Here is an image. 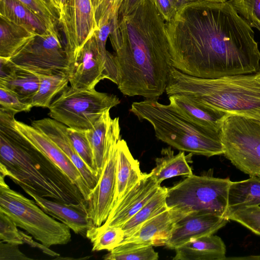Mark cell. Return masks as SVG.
<instances>
[{"instance_id":"1","label":"cell","mask_w":260,"mask_h":260,"mask_svg":"<svg viewBox=\"0 0 260 260\" xmlns=\"http://www.w3.org/2000/svg\"><path fill=\"white\" fill-rule=\"evenodd\" d=\"M165 28L172 66L184 74L214 79L260 70L254 31L230 1L186 4Z\"/></svg>"},{"instance_id":"2","label":"cell","mask_w":260,"mask_h":260,"mask_svg":"<svg viewBox=\"0 0 260 260\" xmlns=\"http://www.w3.org/2000/svg\"><path fill=\"white\" fill-rule=\"evenodd\" d=\"M165 22L153 0L114 19L109 37L123 94L157 100L166 92L173 66Z\"/></svg>"},{"instance_id":"3","label":"cell","mask_w":260,"mask_h":260,"mask_svg":"<svg viewBox=\"0 0 260 260\" xmlns=\"http://www.w3.org/2000/svg\"><path fill=\"white\" fill-rule=\"evenodd\" d=\"M15 113L0 107V172L24 191L66 204L87 205L70 178L16 128Z\"/></svg>"},{"instance_id":"4","label":"cell","mask_w":260,"mask_h":260,"mask_svg":"<svg viewBox=\"0 0 260 260\" xmlns=\"http://www.w3.org/2000/svg\"><path fill=\"white\" fill-rule=\"evenodd\" d=\"M166 92L186 95L230 114L260 119V70L214 79L202 78L170 69Z\"/></svg>"},{"instance_id":"5","label":"cell","mask_w":260,"mask_h":260,"mask_svg":"<svg viewBox=\"0 0 260 260\" xmlns=\"http://www.w3.org/2000/svg\"><path fill=\"white\" fill-rule=\"evenodd\" d=\"M129 111L139 120L148 121L158 139L180 151L207 157L223 154L221 132L195 125L169 105L145 99L133 102Z\"/></svg>"},{"instance_id":"6","label":"cell","mask_w":260,"mask_h":260,"mask_svg":"<svg viewBox=\"0 0 260 260\" xmlns=\"http://www.w3.org/2000/svg\"><path fill=\"white\" fill-rule=\"evenodd\" d=\"M229 178L192 174L167 188L166 204L174 223L191 213L214 214L228 218Z\"/></svg>"},{"instance_id":"7","label":"cell","mask_w":260,"mask_h":260,"mask_svg":"<svg viewBox=\"0 0 260 260\" xmlns=\"http://www.w3.org/2000/svg\"><path fill=\"white\" fill-rule=\"evenodd\" d=\"M0 211L44 246L70 242V228L46 213L35 202L15 191L0 176Z\"/></svg>"},{"instance_id":"8","label":"cell","mask_w":260,"mask_h":260,"mask_svg":"<svg viewBox=\"0 0 260 260\" xmlns=\"http://www.w3.org/2000/svg\"><path fill=\"white\" fill-rule=\"evenodd\" d=\"M115 94L95 88L77 89L68 87L48 108L51 118L67 126L82 130L92 127L107 110L119 104Z\"/></svg>"},{"instance_id":"9","label":"cell","mask_w":260,"mask_h":260,"mask_svg":"<svg viewBox=\"0 0 260 260\" xmlns=\"http://www.w3.org/2000/svg\"><path fill=\"white\" fill-rule=\"evenodd\" d=\"M221 139L226 158L250 177L260 178V119L229 114Z\"/></svg>"},{"instance_id":"10","label":"cell","mask_w":260,"mask_h":260,"mask_svg":"<svg viewBox=\"0 0 260 260\" xmlns=\"http://www.w3.org/2000/svg\"><path fill=\"white\" fill-rule=\"evenodd\" d=\"M9 60L37 74L56 70L68 72L69 60L57 26L35 38Z\"/></svg>"},{"instance_id":"11","label":"cell","mask_w":260,"mask_h":260,"mask_svg":"<svg viewBox=\"0 0 260 260\" xmlns=\"http://www.w3.org/2000/svg\"><path fill=\"white\" fill-rule=\"evenodd\" d=\"M59 24L66 38L69 66L98 26L91 0H67L60 12Z\"/></svg>"},{"instance_id":"12","label":"cell","mask_w":260,"mask_h":260,"mask_svg":"<svg viewBox=\"0 0 260 260\" xmlns=\"http://www.w3.org/2000/svg\"><path fill=\"white\" fill-rule=\"evenodd\" d=\"M71 87L77 89H94L99 82L108 79L106 63L92 35L69 66Z\"/></svg>"},{"instance_id":"13","label":"cell","mask_w":260,"mask_h":260,"mask_svg":"<svg viewBox=\"0 0 260 260\" xmlns=\"http://www.w3.org/2000/svg\"><path fill=\"white\" fill-rule=\"evenodd\" d=\"M117 143L106 152L102 173L87 202L88 217L96 226L106 221L112 207L116 186Z\"/></svg>"},{"instance_id":"14","label":"cell","mask_w":260,"mask_h":260,"mask_svg":"<svg viewBox=\"0 0 260 260\" xmlns=\"http://www.w3.org/2000/svg\"><path fill=\"white\" fill-rule=\"evenodd\" d=\"M17 131L34 147L58 167L77 186L88 202L91 190L70 158L49 137L33 126L15 120Z\"/></svg>"},{"instance_id":"15","label":"cell","mask_w":260,"mask_h":260,"mask_svg":"<svg viewBox=\"0 0 260 260\" xmlns=\"http://www.w3.org/2000/svg\"><path fill=\"white\" fill-rule=\"evenodd\" d=\"M160 187L151 173H144L140 180L112 207L103 224L121 228L151 199Z\"/></svg>"},{"instance_id":"16","label":"cell","mask_w":260,"mask_h":260,"mask_svg":"<svg viewBox=\"0 0 260 260\" xmlns=\"http://www.w3.org/2000/svg\"><path fill=\"white\" fill-rule=\"evenodd\" d=\"M229 219L214 214L193 212L176 220L166 247L175 249L191 238L213 235L224 226Z\"/></svg>"},{"instance_id":"17","label":"cell","mask_w":260,"mask_h":260,"mask_svg":"<svg viewBox=\"0 0 260 260\" xmlns=\"http://www.w3.org/2000/svg\"><path fill=\"white\" fill-rule=\"evenodd\" d=\"M31 125L46 134L62 149L81 174L87 185L92 191L100 176L85 163L74 148L68 134L67 126L50 118L32 121Z\"/></svg>"},{"instance_id":"18","label":"cell","mask_w":260,"mask_h":260,"mask_svg":"<svg viewBox=\"0 0 260 260\" xmlns=\"http://www.w3.org/2000/svg\"><path fill=\"white\" fill-rule=\"evenodd\" d=\"M169 105L183 117L204 129L220 133L223 121L230 113L203 105L188 96H169Z\"/></svg>"},{"instance_id":"19","label":"cell","mask_w":260,"mask_h":260,"mask_svg":"<svg viewBox=\"0 0 260 260\" xmlns=\"http://www.w3.org/2000/svg\"><path fill=\"white\" fill-rule=\"evenodd\" d=\"M110 110L106 111L91 128L86 130L92 152L94 168L100 177L107 151L121 139L119 117L112 118Z\"/></svg>"},{"instance_id":"20","label":"cell","mask_w":260,"mask_h":260,"mask_svg":"<svg viewBox=\"0 0 260 260\" xmlns=\"http://www.w3.org/2000/svg\"><path fill=\"white\" fill-rule=\"evenodd\" d=\"M25 192L46 213L68 225L75 234L86 237L87 231L95 225L88 217L87 204H63Z\"/></svg>"},{"instance_id":"21","label":"cell","mask_w":260,"mask_h":260,"mask_svg":"<svg viewBox=\"0 0 260 260\" xmlns=\"http://www.w3.org/2000/svg\"><path fill=\"white\" fill-rule=\"evenodd\" d=\"M143 174L126 141L120 139L117 145L116 186L112 207L140 180Z\"/></svg>"},{"instance_id":"22","label":"cell","mask_w":260,"mask_h":260,"mask_svg":"<svg viewBox=\"0 0 260 260\" xmlns=\"http://www.w3.org/2000/svg\"><path fill=\"white\" fill-rule=\"evenodd\" d=\"M174 260H223L226 247L222 240L213 235L191 238L175 249Z\"/></svg>"},{"instance_id":"23","label":"cell","mask_w":260,"mask_h":260,"mask_svg":"<svg viewBox=\"0 0 260 260\" xmlns=\"http://www.w3.org/2000/svg\"><path fill=\"white\" fill-rule=\"evenodd\" d=\"M173 225V218L168 209L146 221L133 234L124 238L121 243L134 242L153 246H165Z\"/></svg>"},{"instance_id":"24","label":"cell","mask_w":260,"mask_h":260,"mask_svg":"<svg viewBox=\"0 0 260 260\" xmlns=\"http://www.w3.org/2000/svg\"><path fill=\"white\" fill-rule=\"evenodd\" d=\"M0 16L37 35L44 34L48 28L40 17L19 0H0Z\"/></svg>"},{"instance_id":"25","label":"cell","mask_w":260,"mask_h":260,"mask_svg":"<svg viewBox=\"0 0 260 260\" xmlns=\"http://www.w3.org/2000/svg\"><path fill=\"white\" fill-rule=\"evenodd\" d=\"M161 155L155 159V167L150 172L158 184L160 185L164 180L173 177H187L193 174L188 164V156H186L184 151L174 155L169 147L162 149Z\"/></svg>"},{"instance_id":"26","label":"cell","mask_w":260,"mask_h":260,"mask_svg":"<svg viewBox=\"0 0 260 260\" xmlns=\"http://www.w3.org/2000/svg\"><path fill=\"white\" fill-rule=\"evenodd\" d=\"M260 205V178L231 182L228 191V216L247 207Z\"/></svg>"},{"instance_id":"27","label":"cell","mask_w":260,"mask_h":260,"mask_svg":"<svg viewBox=\"0 0 260 260\" xmlns=\"http://www.w3.org/2000/svg\"><path fill=\"white\" fill-rule=\"evenodd\" d=\"M37 35L0 16V57L10 58Z\"/></svg>"},{"instance_id":"28","label":"cell","mask_w":260,"mask_h":260,"mask_svg":"<svg viewBox=\"0 0 260 260\" xmlns=\"http://www.w3.org/2000/svg\"><path fill=\"white\" fill-rule=\"evenodd\" d=\"M39 85L37 73L16 64L8 76L0 79V86L10 90L23 102L31 105Z\"/></svg>"},{"instance_id":"29","label":"cell","mask_w":260,"mask_h":260,"mask_svg":"<svg viewBox=\"0 0 260 260\" xmlns=\"http://www.w3.org/2000/svg\"><path fill=\"white\" fill-rule=\"evenodd\" d=\"M38 75L39 87L32 99L31 105L32 107L48 108L54 98L68 87V74L67 71L56 70Z\"/></svg>"},{"instance_id":"30","label":"cell","mask_w":260,"mask_h":260,"mask_svg":"<svg viewBox=\"0 0 260 260\" xmlns=\"http://www.w3.org/2000/svg\"><path fill=\"white\" fill-rule=\"evenodd\" d=\"M167 188L159 187L157 193L122 226L124 238L136 232L146 221L168 209L166 204Z\"/></svg>"},{"instance_id":"31","label":"cell","mask_w":260,"mask_h":260,"mask_svg":"<svg viewBox=\"0 0 260 260\" xmlns=\"http://www.w3.org/2000/svg\"><path fill=\"white\" fill-rule=\"evenodd\" d=\"M86 237L92 243V251L107 250L110 251L118 246L124 239V233L120 227L102 224L89 229Z\"/></svg>"},{"instance_id":"32","label":"cell","mask_w":260,"mask_h":260,"mask_svg":"<svg viewBox=\"0 0 260 260\" xmlns=\"http://www.w3.org/2000/svg\"><path fill=\"white\" fill-rule=\"evenodd\" d=\"M152 247L139 242L121 243L104 255L103 258L105 260H157L158 253Z\"/></svg>"},{"instance_id":"33","label":"cell","mask_w":260,"mask_h":260,"mask_svg":"<svg viewBox=\"0 0 260 260\" xmlns=\"http://www.w3.org/2000/svg\"><path fill=\"white\" fill-rule=\"evenodd\" d=\"M40 17L48 28L57 26L60 12L51 0H19Z\"/></svg>"},{"instance_id":"34","label":"cell","mask_w":260,"mask_h":260,"mask_svg":"<svg viewBox=\"0 0 260 260\" xmlns=\"http://www.w3.org/2000/svg\"><path fill=\"white\" fill-rule=\"evenodd\" d=\"M238 14L260 31V0H230Z\"/></svg>"},{"instance_id":"35","label":"cell","mask_w":260,"mask_h":260,"mask_svg":"<svg viewBox=\"0 0 260 260\" xmlns=\"http://www.w3.org/2000/svg\"><path fill=\"white\" fill-rule=\"evenodd\" d=\"M67 130L72 144L76 151L85 163L95 171L94 168L92 152L86 136V130L77 129L68 126Z\"/></svg>"},{"instance_id":"36","label":"cell","mask_w":260,"mask_h":260,"mask_svg":"<svg viewBox=\"0 0 260 260\" xmlns=\"http://www.w3.org/2000/svg\"><path fill=\"white\" fill-rule=\"evenodd\" d=\"M229 220L235 221L260 235V206H252L237 210L231 214Z\"/></svg>"},{"instance_id":"37","label":"cell","mask_w":260,"mask_h":260,"mask_svg":"<svg viewBox=\"0 0 260 260\" xmlns=\"http://www.w3.org/2000/svg\"><path fill=\"white\" fill-rule=\"evenodd\" d=\"M13 220L0 211V240L4 242L21 245L24 244L21 231Z\"/></svg>"},{"instance_id":"38","label":"cell","mask_w":260,"mask_h":260,"mask_svg":"<svg viewBox=\"0 0 260 260\" xmlns=\"http://www.w3.org/2000/svg\"><path fill=\"white\" fill-rule=\"evenodd\" d=\"M0 107L16 114L22 112H29L32 106L23 102L10 90L0 86Z\"/></svg>"},{"instance_id":"39","label":"cell","mask_w":260,"mask_h":260,"mask_svg":"<svg viewBox=\"0 0 260 260\" xmlns=\"http://www.w3.org/2000/svg\"><path fill=\"white\" fill-rule=\"evenodd\" d=\"M123 0H104L95 12L98 28L118 15Z\"/></svg>"},{"instance_id":"40","label":"cell","mask_w":260,"mask_h":260,"mask_svg":"<svg viewBox=\"0 0 260 260\" xmlns=\"http://www.w3.org/2000/svg\"><path fill=\"white\" fill-rule=\"evenodd\" d=\"M19 245L0 242V259H31L19 249Z\"/></svg>"},{"instance_id":"41","label":"cell","mask_w":260,"mask_h":260,"mask_svg":"<svg viewBox=\"0 0 260 260\" xmlns=\"http://www.w3.org/2000/svg\"><path fill=\"white\" fill-rule=\"evenodd\" d=\"M166 22L171 20L177 10L170 0H153Z\"/></svg>"},{"instance_id":"42","label":"cell","mask_w":260,"mask_h":260,"mask_svg":"<svg viewBox=\"0 0 260 260\" xmlns=\"http://www.w3.org/2000/svg\"><path fill=\"white\" fill-rule=\"evenodd\" d=\"M21 235L22 237V240L23 243H26L28 245L31 247H37L41 249L44 253L47 254L52 256H59V254L52 251L49 248L42 244H39L32 239L31 237H29L26 235L24 233L21 231Z\"/></svg>"},{"instance_id":"43","label":"cell","mask_w":260,"mask_h":260,"mask_svg":"<svg viewBox=\"0 0 260 260\" xmlns=\"http://www.w3.org/2000/svg\"><path fill=\"white\" fill-rule=\"evenodd\" d=\"M144 1L123 0L118 11V16H122L131 13Z\"/></svg>"},{"instance_id":"44","label":"cell","mask_w":260,"mask_h":260,"mask_svg":"<svg viewBox=\"0 0 260 260\" xmlns=\"http://www.w3.org/2000/svg\"><path fill=\"white\" fill-rule=\"evenodd\" d=\"M67 0H51L53 6L59 11L62 9Z\"/></svg>"},{"instance_id":"45","label":"cell","mask_w":260,"mask_h":260,"mask_svg":"<svg viewBox=\"0 0 260 260\" xmlns=\"http://www.w3.org/2000/svg\"><path fill=\"white\" fill-rule=\"evenodd\" d=\"M184 4H186L189 3L198 2V1H206L212 3H222L226 2V0H182Z\"/></svg>"},{"instance_id":"46","label":"cell","mask_w":260,"mask_h":260,"mask_svg":"<svg viewBox=\"0 0 260 260\" xmlns=\"http://www.w3.org/2000/svg\"><path fill=\"white\" fill-rule=\"evenodd\" d=\"M92 6L94 9L95 12L97 8L99 7L101 4L104 1V0H91Z\"/></svg>"},{"instance_id":"47","label":"cell","mask_w":260,"mask_h":260,"mask_svg":"<svg viewBox=\"0 0 260 260\" xmlns=\"http://www.w3.org/2000/svg\"><path fill=\"white\" fill-rule=\"evenodd\" d=\"M243 258V259H260V256H251V257H242V258Z\"/></svg>"}]
</instances>
